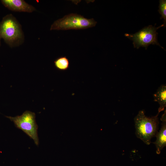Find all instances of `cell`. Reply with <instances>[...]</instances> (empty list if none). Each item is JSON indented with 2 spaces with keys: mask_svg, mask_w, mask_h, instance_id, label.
<instances>
[{
  "mask_svg": "<svg viewBox=\"0 0 166 166\" xmlns=\"http://www.w3.org/2000/svg\"><path fill=\"white\" fill-rule=\"evenodd\" d=\"M2 4L9 10L15 12L32 13L35 8L23 0H2Z\"/></svg>",
  "mask_w": 166,
  "mask_h": 166,
  "instance_id": "8992f818",
  "label": "cell"
},
{
  "mask_svg": "<svg viewBox=\"0 0 166 166\" xmlns=\"http://www.w3.org/2000/svg\"><path fill=\"white\" fill-rule=\"evenodd\" d=\"M159 113L152 117H146L143 110L140 111L134 118L135 134L147 145L151 143V139L155 136L158 129Z\"/></svg>",
  "mask_w": 166,
  "mask_h": 166,
  "instance_id": "7a4b0ae2",
  "label": "cell"
},
{
  "mask_svg": "<svg viewBox=\"0 0 166 166\" xmlns=\"http://www.w3.org/2000/svg\"><path fill=\"white\" fill-rule=\"evenodd\" d=\"M0 37L11 48L23 43L25 38L22 26L13 14L5 16L0 22Z\"/></svg>",
  "mask_w": 166,
  "mask_h": 166,
  "instance_id": "6da1fadb",
  "label": "cell"
},
{
  "mask_svg": "<svg viewBox=\"0 0 166 166\" xmlns=\"http://www.w3.org/2000/svg\"><path fill=\"white\" fill-rule=\"evenodd\" d=\"M54 64L57 69L61 71L66 70L69 67V60L65 56L57 58L54 61Z\"/></svg>",
  "mask_w": 166,
  "mask_h": 166,
  "instance_id": "9c48e42d",
  "label": "cell"
},
{
  "mask_svg": "<svg viewBox=\"0 0 166 166\" xmlns=\"http://www.w3.org/2000/svg\"><path fill=\"white\" fill-rule=\"evenodd\" d=\"M1 38L0 37V46H1Z\"/></svg>",
  "mask_w": 166,
  "mask_h": 166,
  "instance_id": "8fae6325",
  "label": "cell"
},
{
  "mask_svg": "<svg viewBox=\"0 0 166 166\" xmlns=\"http://www.w3.org/2000/svg\"><path fill=\"white\" fill-rule=\"evenodd\" d=\"M6 117L13 122L17 128L22 130L31 138L36 145H38V126L36 121L34 113L26 110L20 116Z\"/></svg>",
  "mask_w": 166,
  "mask_h": 166,
  "instance_id": "277c9868",
  "label": "cell"
},
{
  "mask_svg": "<svg viewBox=\"0 0 166 166\" xmlns=\"http://www.w3.org/2000/svg\"><path fill=\"white\" fill-rule=\"evenodd\" d=\"M97 23L93 18L88 19L81 15L72 13L54 21L50 30L85 29L95 26Z\"/></svg>",
  "mask_w": 166,
  "mask_h": 166,
  "instance_id": "3957f363",
  "label": "cell"
},
{
  "mask_svg": "<svg viewBox=\"0 0 166 166\" xmlns=\"http://www.w3.org/2000/svg\"><path fill=\"white\" fill-rule=\"evenodd\" d=\"M159 10L158 11L161 15L160 19H164V27L166 26V1L165 0H160L159 1Z\"/></svg>",
  "mask_w": 166,
  "mask_h": 166,
  "instance_id": "30bf717a",
  "label": "cell"
},
{
  "mask_svg": "<svg viewBox=\"0 0 166 166\" xmlns=\"http://www.w3.org/2000/svg\"><path fill=\"white\" fill-rule=\"evenodd\" d=\"M162 122L161 127L159 132H157L155 136L156 139V141L153 143L156 147V153L159 154L161 151L166 146V111L162 115L161 118Z\"/></svg>",
  "mask_w": 166,
  "mask_h": 166,
  "instance_id": "52a82bcc",
  "label": "cell"
},
{
  "mask_svg": "<svg viewBox=\"0 0 166 166\" xmlns=\"http://www.w3.org/2000/svg\"><path fill=\"white\" fill-rule=\"evenodd\" d=\"M163 26H164V24L157 27L149 25L135 34H125V36L133 41L135 48L138 49L140 47H143L146 49L149 45L155 44L164 49L158 42V33L156 32L158 29Z\"/></svg>",
  "mask_w": 166,
  "mask_h": 166,
  "instance_id": "5b68a950",
  "label": "cell"
},
{
  "mask_svg": "<svg viewBox=\"0 0 166 166\" xmlns=\"http://www.w3.org/2000/svg\"><path fill=\"white\" fill-rule=\"evenodd\" d=\"M154 101L157 102L160 105L158 109L159 113L163 111L166 106V86L162 85L153 95Z\"/></svg>",
  "mask_w": 166,
  "mask_h": 166,
  "instance_id": "ba28073f",
  "label": "cell"
}]
</instances>
